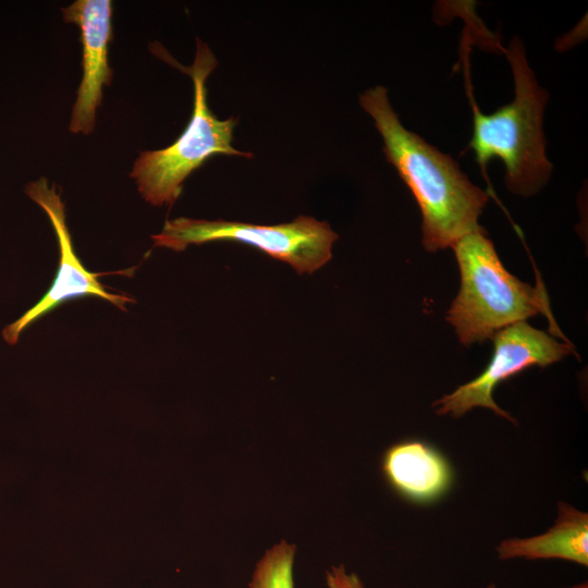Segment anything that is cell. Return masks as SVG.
Instances as JSON below:
<instances>
[{"label":"cell","mask_w":588,"mask_h":588,"mask_svg":"<svg viewBox=\"0 0 588 588\" xmlns=\"http://www.w3.org/2000/svg\"><path fill=\"white\" fill-rule=\"evenodd\" d=\"M359 103L383 139L387 160L419 206L425 248L452 247L462 236L480 229L478 217L488 195L469 181L458 163L402 125L383 86L362 93Z\"/></svg>","instance_id":"obj_1"},{"label":"cell","mask_w":588,"mask_h":588,"mask_svg":"<svg viewBox=\"0 0 588 588\" xmlns=\"http://www.w3.org/2000/svg\"><path fill=\"white\" fill-rule=\"evenodd\" d=\"M504 52L513 73L514 99L490 114L474 106L468 149L482 170L492 158H500L506 187L517 195L531 196L543 187L552 171L542 131L548 93L538 85L518 37Z\"/></svg>","instance_id":"obj_2"},{"label":"cell","mask_w":588,"mask_h":588,"mask_svg":"<svg viewBox=\"0 0 588 588\" xmlns=\"http://www.w3.org/2000/svg\"><path fill=\"white\" fill-rule=\"evenodd\" d=\"M151 52L172 66L186 73L193 81V113L183 133L170 146L152 151H142L135 160L131 177L143 198L154 206L171 207L182 193L185 179L210 157L217 155L250 158L252 152L233 147L236 118L218 119L210 110L206 81L218 61L201 39H196V53L192 65L180 64L158 42Z\"/></svg>","instance_id":"obj_3"},{"label":"cell","mask_w":588,"mask_h":588,"mask_svg":"<svg viewBox=\"0 0 588 588\" xmlns=\"http://www.w3.org/2000/svg\"><path fill=\"white\" fill-rule=\"evenodd\" d=\"M452 248L461 271V289L446 320L464 345L490 339L539 313H550L546 293L504 268L482 228L462 236Z\"/></svg>","instance_id":"obj_4"},{"label":"cell","mask_w":588,"mask_h":588,"mask_svg":"<svg viewBox=\"0 0 588 588\" xmlns=\"http://www.w3.org/2000/svg\"><path fill=\"white\" fill-rule=\"evenodd\" d=\"M154 246L175 252L192 244L236 242L287 262L297 273H311L331 259L338 234L324 221L299 216L289 223L261 225L238 221L176 218L151 236Z\"/></svg>","instance_id":"obj_5"},{"label":"cell","mask_w":588,"mask_h":588,"mask_svg":"<svg viewBox=\"0 0 588 588\" xmlns=\"http://www.w3.org/2000/svg\"><path fill=\"white\" fill-rule=\"evenodd\" d=\"M492 338L494 351L487 368L476 379L434 401L433 406L438 415L457 418L475 407H485L515 422V419L494 402L493 389L501 381L528 367H546L571 352L569 345L559 342L525 321L505 327Z\"/></svg>","instance_id":"obj_6"},{"label":"cell","mask_w":588,"mask_h":588,"mask_svg":"<svg viewBox=\"0 0 588 588\" xmlns=\"http://www.w3.org/2000/svg\"><path fill=\"white\" fill-rule=\"evenodd\" d=\"M25 193L49 217L58 238L60 260L51 286L41 299L3 329L5 342L10 345L16 344L21 333L28 326L70 299L97 296L122 310H125L126 304L134 303V298L125 294L109 293L98 280L103 273L90 272L81 262L66 225L64 204L54 186H50L45 177H40L28 183Z\"/></svg>","instance_id":"obj_7"},{"label":"cell","mask_w":588,"mask_h":588,"mask_svg":"<svg viewBox=\"0 0 588 588\" xmlns=\"http://www.w3.org/2000/svg\"><path fill=\"white\" fill-rule=\"evenodd\" d=\"M66 23L81 30L83 76L73 106L70 131L88 135L93 132L96 111L101 105L102 87L110 85L112 70L108 63L112 40V2L77 0L62 9Z\"/></svg>","instance_id":"obj_8"},{"label":"cell","mask_w":588,"mask_h":588,"mask_svg":"<svg viewBox=\"0 0 588 588\" xmlns=\"http://www.w3.org/2000/svg\"><path fill=\"white\" fill-rule=\"evenodd\" d=\"M382 469L401 495L418 503L442 497L452 482L446 460L432 446L419 441L391 446L383 456Z\"/></svg>","instance_id":"obj_9"},{"label":"cell","mask_w":588,"mask_h":588,"mask_svg":"<svg viewBox=\"0 0 588 588\" xmlns=\"http://www.w3.org/2000/svg\"><path fill=\"white\" fill-rule=\"evenodd\" d=\"M499 559H561L588 565V514L565 502L558 504V518L546 532L529 538H510L495 548Z\"/></svg>","instance_id":"obj_10"},{"label":"cell","mask_w":588,"mask_h":588,"mask_svg":"<svg viewBox=\"0 0 588 588\" xmlns=\"http://www.w3.org/2000/svg\"><path fill=\"white\" fill-rule=\"evenodd\" d=\"M295 551V546L284 540L267 550L254 569L249 588H294Z\"/></svg>","instance_id":"obj_11"},{"label":"cell","mask_w":588,"mask_h":588,"mask_svg":"<svg viewBox=\"0 0 588 588\" xmlns=\"http://www.w3.org/2000/svg\"><path fill=\"white\" fill-rule=\"evenodd\" d=\"M328 588H365L355 573H348L343 565L332 566L326 574ZM486 588H495L493 584Z\"/></svg>","instance_id":"obj_12"},{"label":"cell","mask_w":588,"mask_h":588,"mask_svg":"<svg viewBox=\"0 0 588 588\" xmlns=\"http://www.w3.org/2000/svg\"><path fill=\"white\" fill-rule=\"evenodd\" d=\"M566 588H588V584L587 581H583V583H579V584H576Z\"/></svg>","instance_id":"obj_13"}]
</instances>
